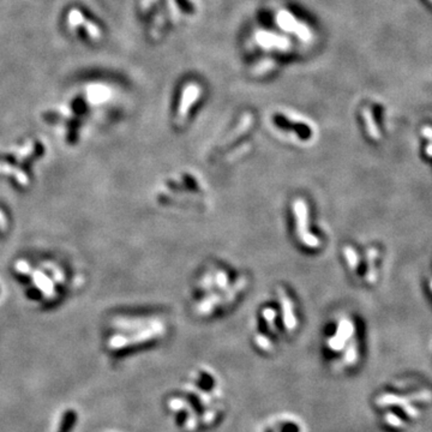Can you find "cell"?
<instances>
[{
  "mask_svg": "<svg viewBox=\"0 0 432 432\" xmlns=\"http://www.w3.org/2000/svg\"><path fill=\"white\" fill-rule=\"evenodd\" d=\"M163 411L179 432H207L226 417L225 384L208 367L192 370L163 399Z\"/></svg>",
  "mask_w": 432,
  "mask_h": 432,
  "instance_id": "1",
  "label": "cell"
},
{
  "mask_svg": "<svg viewBox=\"0 0 432 432\" xmlns=\"http://www.w3.org/2000/svg\"><path fill=\"white\" fill-rule=\"evenodd\" d=\"M112 328L118 331H114L107 340V348L112 352L148 344L166 334L163 323L153 318H118L112 323Z\"/></svg>",
  "mask_w": 432,
  "mask_h": 432,
  "instance_id": "2",
  "label": "cell"
},
{
  "mask_svg": "<svg viewBox=\"0 0 432 432\" xmlns=\"http://www.w3.org/2000/svg\"><path fill=\"white\" fill-rule=\"evenodd\" d=\"M59 265L42 262L37 265L29 264V274H30L31 284H33V293L38 294L37 299L43 302L56 300L59 296V288L65 282V275Z\"/></svg>",
  "mask_w": 432,
  "mask_h": 432,
  "instance_id": "3",
  "label": "cell"
},
{
  "mask_svg": "<svg viewBox=\"0 0 432 432\" xmlns=\"http://www.w3.org/2000/svg\"><path fill=\"white\" fill-rule=\"evenodd\" d=\"M258 432H310L305 421L293 413H277L261 425Z\"/></svg>",
  "mask_w": 432,
  "mask_h": 432,
  "instance_id": "4",
  "label": "cell"
},
{
  "mask_svg": "<svg viewBox=\"0 0 432 432\" xmlns=\"http://www.w3.org/2000/svg\"><path fill=\"white\" fill-rule=\"evenodd\" d=\"M294 217L297 222V235L299 236L300 242L309 248L315 249L319 245L318 238L311 234L307 228V220H309V214H307V207L305 202L302 198H298L293 203Z\"/></svg>",
  "mask_w": 432,
  "mask_h": 432,
  "instance_id": "5",
  "label": "cell"
},
{
  "mask_svg": "<svg viewBox=\"0 0 432 432\" xmlns=\"http://www.w3.org/2000/svg\"><path fill=\"white\" fill-rule=\"evenodd\" d=\"M200 86L196 84H188L186 89L184 90L182 94V99L179 106L178 110V115H177V124L181 125L186 119L188 110H190L191 105L197 100L198 96H200Z\"/></svg>",
  "mask_w": 432,
  "mask_h": 432,
  "instance_id": "6",
  "label": "cell"
},
{
  "mask_svg": "<svg viewBox=\"0 0 432 432\" xmlns=\"http://www.w3.org/2000/svg\"><path fill=\"white\" fill-rule=\"evenodd\" d=\"M277 292H280V302L282 305V321L284 324V328L288 332H293L297 329L298 322L294 315V310L292 302L290 300V297H287V294L284 293L283 290H278Z\"/></svg>",
  "mask_w": 432,
  "mask_h": 432,
  "instance_id": "7",
  "label": "cell"
},
{
  "mask_svg": "<svg viewBox=\"0 0 432 432\" xmlns=\"http://www.w3.org/2000/svg\"><path fill=\"white\" fill-rule=\"evenodd\" d=\"M263 316H264L265 322H267V324H268L269 331H270L271 334L276 335L278 332L277 326H276V324H275V319H276V312H275L273 309H267L263 311Z\"/></svg>",
  "mask_w": 432,
  "mask_h": 432,
  "instance_id": "8",
  "label": "cell"
},
{
  "mask_svg": "<svg viewBox=\"0 0 432 432\" xmlns=\"http://www.w3.org/2000/svg\"><path fill=\"white\" fill-rule=\"evenodd\" d=\"M274 65H275V62H273V60H264V62H262V63H258V65L255 67L254 69V75H256V76H261V75H264V73H268L269 71H270L271 69H273L274 67Z\"/></svg>",
  "mask_w": 432,
  "mask_h": 432,
  "instance_id": "9",
  "label": "cell"
},
{
  "mask_svg": "<svg viewBox=\"0 0 432 432\" xmlns=\"http://www.w3.org/2000/svg\"><path fill=\"white\" fill-rule=\"evenodd\" d=\"M163 24H165V16H163V14H159L158 17H156L155 23H154L152 27V37L156 38L159 36L160 30H161Z\"/></svg>",
  "mask_w": 432,
  "mask_h": 432,
  "instance_id": "10",
  "label": "cell"
},
{
  "mask_svg": "<svg viewBox=\"0 0 432 432\" xmlns=\"http://www.w3.org/2000/svg\"><path fill=\"white\" fill-rule=\"evenodd\" d=\"M215 281H216V283L219 284L220 287L223 288V287L227 286V282H228V278H227L226 273H223V271H219V273L216 274Z\"/></svg>",
  "mask_w": 432,
  "mask_h": 432,
  "instance_id": "11",
  "label": "cell"
},
{
  "mask_svg": "<svg viewBox=\"0 0 432 432\" xmlns=\"http://www.w3.org/2000/svg\"><path fill=\"white\" fill-rule=\"evenodd\" d=\"M9 222L8 219H6V215L4 213H3V210L0 209V230H5L8 228Z\"/></svg>",
  "mask_w": 432,
  "mask_h": 432,
  "instance_id": "12",
  "label": "cell"
},
{
  "mask_svg": "<svg viewBox=\"0 0 432 432\" xmlns=\"http://www.w3.org/2000/svg\"><path fill=\"white\" fill-rule=\"evenodd\" d=\"M155 2L156 0H143L142 2V11H148V10L150 9V6H152Z\"/></svg>",
  "mask_w": 432,
  "mask_h": 432,
  "instance_id": "13",
  "label": "cell"
},
{
  "mask_svg": "<svg viewBox=\"0 0 432 432\" xmlns=\"http://www.w3.org/2000/svg\"><path fill=\"white\" fill-rule=\"evenodd\" d=\"M430 2H431V3H432V0H430Z\"/></svg>",
  "mask_w": 432,
  "mask_h": 432,
  "instance_id": "14",
  "label": "cell"
}]
</instances>
